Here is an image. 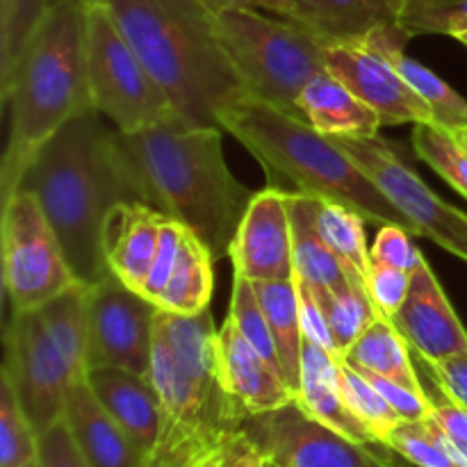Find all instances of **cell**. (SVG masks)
<instances>
[{
    "label": "cell",
    "mask_w": 467,
    "mask_h": 467,
    "mask_svg": "<svg viewBox=\"0 0 467 467\" xmlns=\"http://www.w3.org/2000/svg\"><path fill=\"white\" fill-rule=\"evenodd\" d=\"M242 429L281 467H390L377 445H360L290 401L283 409L251 415Z\"/></svg>",
    "instance_id": "obj_13"
},
{
    "label": "cell",
    "mask_w": 467,
    "mask_h": 467,
    "mask_svg": "<svg viewBox=\"0 0 467 467\" xmlns=\"http://www.w3.org/2000/svg\"><path fill=\"white\" fill-rule=\"evenodd\" d=\"M217 358L223 390L244 410L246 418L283 409L295 401V390L281 369L267 363V358L244 340L231 317H226L219 328Z\"/></svg>",
    "instance_id": "obj_17"
},
{
    "label": "cell",
    "mask_w": 467,
    "mask_h": 467,
    "mask_svg": "<svg viewBox=\"0 0 467 467\" xmlns=\"http://www.w3.org/2000/svg\"><path fill=\"white\" fill-rule=\"evenodd\" d=\"M39 459V436L21 409L12 383L0 374V467H30Z\"/></svg>",
    "instance_id": "obj_32"
},
{
    "label": "cell",
    "mask_w": 467,
    "mask_h": 467,
    "mask_svg": "<svg viewBox=\"0 0 467 467\" xmlns=\"http://www.w3.org/2000/svg\"><path fill=\"white\" fill-rule=\"evenodd\" d=\"M3 287L12 313L39 308L78 285L57 233L35 194L16 190L3 201Z\"/></svg>",
    "instance_id": "obj_10"
},
{
    "label": "cell",
    "mask_w": 467,
    "mask_h": 467,
    "mask_svg": "<svg viewBox=\"0 0 467 467\" xmlns=\"http://www.w3.org/2000/svg\"><path fill=\"white\" fill-rule=\"evenodd\" d=\"M228 258L233 260V276L249 281L295 278L290 192L272 185L255 192Z\"/></svg>",
    "instance_id": "obj_14"
},
{
    "label": "cell",
    "mask_w": 467,
    "mask_h": 467,
    "mask_svg": "<svg viewBox=\"0 0 467 467\" xmlns=\"http://www.w3.org/2000/svg\"><path fill=\"white\" fill-rule=\"evenodd\" d=\"M386 445L418 467H459L436 441L427 420H404L392 429Z\"/></svg>",
    "instance_id": "obj_37"
},
{
    "label": "cell",
    "mask_w": 467,
    "mask_h": 467,
    "mask_svg": "<svg viewBox=\"0 0 467 467\" xmlns=\"http://www.w3.org/2000/svg\"><path fill=\"white\" fill-rule=\"evenodd\" d=\"M201 3L213 14L226 12V9H260V12H272L287 18V12H290L287 0H201Z\"/></svg>",
    "instance_id": "obj_48"
},
{
    "label": "cell",
    "mask_w": 467,
    "mask_h": 467,
    "mask_svg": "<svg viewBox=\"0 0 467 467\" xmlns=\"http://www.w3.org/2000/svg\"><path fill=\"white\" fill-rule=\"evenodd\" d=\"M296 278V276H295ZM296 287H299V304H301V328H304L306 340L315 342V345L324 347L331 354H337L336 340H333V333L328 328L327 317H324L322 304H319V296L315 285H310L304 278H296Z\"/></svg>",
    "instance_id": "obj_41"
},
{
    "label": "cell",
    "mask_w": 467,
    "mask_h": 467,
    "mask_svg": "<svg viewBox=\"0 0 467 467\" xmlns=\"http://www.w3.org/2000/svg\"><path fill=\"white\" fill-rule=\"evenodd\" d=\"M214 260L205 242L185 228L176 267L155 306L173 315H199L208 310L214 290Z\"/></svg>",
    "instance_id": "obj_27"
},
{
    "label": "cell",
    "mask_w": 467,
    "mask_h": 467,
    "mask_svg": "<svg viewBox=\"0 0 467 467\" xmlns=\"http://www.w3.org/2000/svg\"><path fill=\"white\" fill-rule=\"evenodd\" d=\"M424 363H427L438 390L450 401L467 409V351L450 356V358L433 360V363L424 360Z\"/></svg>",
    "instance_id": "obj_44"
},
{
    "label": "cell",
    "mask_w": 467,
    "mask_h": 467,
    "mask_svg": "<svg viewBox=\"0 0 467 467\" xmlns=\"http://www.w3.org/2000/svg\"><path fill=\"white\" fill-rule=\"evenodd\" d=\"M217 123L260 162L269 185L356 210L368 223H397L420 235L415 223L383 194L377 182L308 121L274 105L244 99L226 105Z\"/></svg>",
    "instance_id": "obj_4"
},
{
    "label": "cell",
    "mask_w": 467,
    "mask_h": 467,
    "mask_svg": "<svg viewBox=\"0 0 467 467\" xmlns=\"http://www.w3.org/2000/svg\"><path fill=\"white\" fill-rule=\"evenodd\" d=\"M301 117L328 137H377L381 119L331 71H322L299 96Z\"/></svg>",
    "instance_id": "obj_24"
},
{
    "label": "cell",
    "mask_w": 467,
    "mask_h": 467,
    "mask_svg": "<svg viewBox=\"0 0 467 467\" xmlns=\"http://www.w3.org/2000/svg\"><path fill=\"white\" fill-rule=\"evenodd\" d=\"M59 3L62 0H0V100L7 96L32 36Z\"/></svg>",
    "instance_id": "obj_29"
},
{
    "label": "cell",
    "mask_w": 467,
    "mask_h": 467,
    "mask_svg": "<svg viewBox=\"0 0 467 467\" xmlns=\"http://www.w3.org/2000/svg\"><path fill=\"white\" fill-rule=\"evenodd\" d=\"M226 445V442H223ZM223 445L213 450L190 451V454H171V456H150L149 467H214Z\"/></svg>",
    "instance_id": "obj_47"
},
{
    "label": "cell",
    "mask_w": 467,
    "mask_h": 467,
    "mask_svg": "<svg viewBox=\"0 0 467 467\" xmlns=\"http://www.w3.org/2000/svg\"><path fill=\"white\" fill-rule=\"evenodd\" d=\"M340 356L331 354L324 347L304 337V354H301V386L296 392V404L313 415L327 427L336 429L342 436L360 442V445H377L374 433L356 418L349 406L342 400L340 390Z\"/></svg>",
    "instance_id": "obj_21"
},
{
    "label": "cell",
    "mask_w": 467,
    "mask_h": 467,
    "mask_svg": "<svg viewBox=\"0 0 467 467\" xmlns=\"http://www.w3.org/2000/svg\"><path fill=\"white\" fill-rule=\"evenodd\" d=\"M87 290L78 283L5 327L3 372L36 436L64 420L68 392L87 379Z\"/></svg>",
    "instance_id": "obj_7"
},
{
    "label": "cell",
    "mask_w": 467,
    "mask_h": 467,
    "mask_svg": "<svg viewBox=\"0 0 467 467\" xmlns=\"http://www.w3.org/2000/svg\"><path fill=\"white\" fill-rule=\"evenodd\" d=\"M454 39H459V41H461V44H463V46H465V48H467V30H463V32H459V35H456V36H454Z\"/></svg>",
    "instance_id": "obj_51"
},
{
    "label": "cell",
    "mask_w": 467,
    "mask_h": 467,
    "mask_svg": "<svg viewBox=\"0 0 467 467\" xmlns=\"http://www.w3.org/2000/svg\"><path fill=\"white\" fill-rule=\"evenodd\" d=\"M185 228L187 226H182L176 219H167V222H164L162 233H160L158 254H155L153 267H150L149 278H146L144 283V290H141V295H144L146 299L153 301V304L160 299V295H162L164 287H167L169 278H171L178 254H181Z\"/></svg>",
    "instance_id": "obj_39"
},
{
    "label": "cell",
    "mask_w": 467,
    "mask_h": 467,
    "mask_svg": "<svg viewBox=\"0 0 467 467\" xmlns=\"http://www.w3.org/2000/svg\"><path fill=\"white\" fill-rule=\"evenodd\" d=\"M64 422L89 467H149L150 456L103 409L87 379L68 392Z\"/></svg>",
    "instance_id": "obj_20"
},
{
    "label": "cell",
    "mask_w": 467,
    "mask_h": 467,
    "mask_svg": "<svg viewBox=\"0 0 467 467\" xmlns=\"http://www.w3.org/2000/svg\"><path fill=\"white\" fill-rule=\"evenodd\" d=\"M213 313L173 315L158 310L149 379L162 409V436L153 456L187 454L223 445L246 415L219 379Z\"/></svg>",
    "instance_id": "obj_6"
},
{
    "label": "cell",
    "mask_w": 467,
    "mask_h": 467,
    "mask_svg": "<svg viewBox=\"0 0 467 467\" xmlns=\"http://www.w3.org/2000/svg\"><path fill=\"white\" fill-rule=\"evenodd\" d=\"M263 467H281L278 463H274L272 459H267V456H265V463H263Z\"/></svg>",
    "instance_id": "obj_52"
},
{
    "label": "cell",
    "mask_w": 467,
    "mask_h": 467,
    "mask_svg": "<svg viewBox=\"0 0 467 467\" xmlns=\"http://www.w3.org/2000/svg\"><path fill=\"white\" fill-rule=\"evenodd\" d=\"M429 418L442 429L456 442H467V409L454 404L445 397V401H433V409Z\"/></svg>",
    "instance_id": "obj_46"
},
{
    "label": "cell",
    "mask_w": 467,
    "mask_h": 467,
    "mask_svg": "<svg viewBox=\"0 0 467 467\" xmlns=\"http://www.w3.org/2000/svg\"><path fill=\"white\" fill-rule=\"evenodd\" d=\"M213 16L246 96L304 119L299 96L315 76L327 71L331 44L290 18L267 16L260 9H226Z\"/></svg>",
    "instance_id": "obj_8"
},
{
    "label": "cell",
    "mask_w": 467,
    "mask_h": 467,
    "mask_svg": "<svg viewBox=\"0 0 467 467\" xmlns=\"http://www.w3.org/2000/svg\"><path fill=\"white\" fill-rule=\"evenodd\" d=\"M228 317L235 322V327L240 328L244 340L249 342L258 354H263L265 358H267V363H272L274 368L283 372L276 340H274V333L272 328H269L267 317H265L263 306H260L258 296H255L254 283H251L249 278L233 276V295ZM283 377H285V374H283Z\"/></svg>",
    "instance_id": "obj_36"
},
{
    "label": "cell",
    "mask_w": 467,
    "mask_h": 467,
    "mask_svg": "<svg viewBox=\"0 0 467 467\" xmlns=\"http://www.w3.org/2000/svg\"><path fill=\"white\" fill-rule=\"evenodd\" d=\"M379 451H381L383 461H386V463L390 465V467H418V465L409 463V461H406V459H401V456L397 454V451H392L390 447H388V445H381V447H379Z\"/></svg>",
    "instance_id": "obj_49"
},
{
    "label": "cell",
    "mask_w": 467,
    "mask_h": 467,
    "mask_svg": "<svg viewBox=\"0 0 467 467\" xmlns=\"http://www.w3.org/2000/svg\"><path fill=\"white\" fill-rule=\"evenodd\" d=\"M317 296L328 328L333 333V340H336L337 354L342 358L349 351V347L377 322L379 313L365 285H354L347 295H331L327 290H317Z\"/></svg>",
    "instance_id": "obj_31"
},
{
    "label": "cell",
    "mask_w": 467,
    "mask_h": 467,
    "mask_svg": "<svg viewBox=\"0 0 467 467\" xmlns=\"http://www.w3.org/2000/svg\"><path fill=\"white\" fill-rule=\"evenodd\" d=\"M222 130L182 119L132 132L114 128V141L146 203L194 231L217 260L231 255L255 196L228 169Z\"/></svg>",
    "instance_id": "obj_2"
},
{
    "label": "cell",
    "mask_w": 467,
    "mask_h": 467,
    "mask_svg": "<svg viewBox=\"0 0 467 467\" xmlns=\"http://www.w3.org/2000/svg\"><path fill=\"white\" fill-rule=\"evenodd\" d=\"M333 140L415 223L420 235L467 263V214L433 194L386 140L379 135Z\"/></svg>",
    "instance_id": "obj_11"
},
{
    "label": "cell",
    "mask_w": 467,
    "mask_h": 467,
    "mask_svg": "<svg viewBox=\"0 0 467 467\" xmlns=\"http://www.w3.org/2000/svg\"><path fill=\"white\" fill-rule=\"evenodd\" d=\"M36 467H89L80 451H78L64 420L39 436Z\"/></svg>",
    "instance_id": "obj_43"
},
{
    "label": "cell",
    "mask_w": 467,
    "mask_h": 467,
    "mask_svg": "<svg viewBox=\"0 0 467 467\" xmlns=\"http://www.w3.org/2000/svg\"><path fill=\"white\" fill-rule=\"evenodd\" d=\"M383 397H386L388 404L401 415V420H427L431 415L433 401L427 395H420V392L410 390V388L401 386V383L390 381L386 377H379L372 372H360Z\"/></svg>",
    "instance_id": "obj_42"
},
{
    "label": "cell",
    "mask_w": 467,
    "mask_h": 467,
    "mask_svg": "<svg viewBox=\"0 0 467 467\" xmlns=\"http://www.w3.org/2000/svg\"><path fill=\"white\" fill-rule=\"evenodd\" d=\"M451 135H454V140L459 141L461 149L467 150V128H459V130H451Z\"/></svg>",
    "instance_id": "obj_50"
},
{
    "label": "cell",
    "mask_w": 467,
    "mask_h": 467,
    "mask_svg": "<svg viewBox=\"0 0 467 467\" xmlns=\"http://www.w3.org/2000/svg\"><path fill=\"white\" fill-rule=\"evenodd\" d=\"M30 467H36V465H30Z\"/></svg>",
    "instance_id": "obj_53"
},
{
    "label": "cell",
    "mask_w": 467,
    "mask_h": 467,
    "mask_svg": "<svg viewBox=\"0 0 467 467\" xmlns=\"http://www.w3.org/2000/svg\"><path fill=\"white\" fill-rule=\"evenodd\" d=\"M406 32L400 26H386L374 30L372 35L365 36L360 44L372 48L381 57H386L392 67L397 68L406 85L427 100L431 108L433 117H436V126L445 128V130H459V128H467V100L454 87L447 85L438 73L420 64L418 59L409 57L404 53L406 48Z\"/></svg>",
    "instance_id": "obj_23"
},
{
    "label": "cell",
    "mask_w": 467,
    "mask_h": 467,
    "mask_svg": "<svg viewBox=\"0 0 467 467\" xmlns=\"http://www.w3.org/2000/svg\"><path fill=\"white\" fill-rule=\"evenodd\" d=\"M9 135L0 167V199L18 190L41 146L71 119L94 108L87 78L85 0H62L32 36L3 100Z\"/></svg>",
    "instance_id": "obj_5"
},
{
    "label": "cell",
    "mask_w": 467,
    "mask_h": 467,
    "mask_svg": "<svg viewBox=\"0 0 467 467\" xmlns=\"http://www.w3.org/2000/svg\"><path fill=\"white\" fill-rule=\"evenodd\" d=\"M85 48L91 103L109 126L132 132L181 119L100 0H85Z\"/></svg>",
    "instance_id": "obj_9"
},
{
    "label": "cell",
    "mask_w": 467,
    "mask_h": 467,
    "mask_svg": "<svg viewBox=\"0 0 467 467\" xmlns=\"http://www.w3.org/2000/svg\"><path fill=\"white\" fill-rule=\"evenodd\" d=\"M410 274L406 269L386 267V265L372 263L365 276V290L377 308L379 317L392 319L404 306L410 290Z\"/></svg>",
    "instance_id": "obj_38"
},
{
    "label": "cell",
    "mask_w": 467,
    "mask_h": 467,
    "mask_svg": "<svg viewBox=\"0 0 467 467\" xmlns=\"http://www.w3.org/2000/svg\"><path fill=\"white\" fill-rule=\"evenodd\" d=\"M420 358L442 360L467 351V331L427 258L410 274V290L390 319Z\"/></svg>",
    "instance_id": "obj_16"
},
{
    "label": "cell",
    "mask_w": 467,
    "mask_h": 467,
    "mask_svg": "<svg viewBox=\"0 0 467 467\" xmlns=\"http://www.w3.org/2000/svg\"><path fill=\"white\" fill-rule=\"evenodd\" d=\"M87 383L128 436L153 456L162 436V409L153 381L126 368L105 365L87 369Z\"/></svg>",
    "instance_id": "obj_19"
},
{
    "label": "cell",
    "mask_w": 467,
    "mask_h": 467,
    "mask_svg": "<svg viewBox=\"0 0 467 467\" xmlns=\"http://www.w3.org/2000/svg\"><path fill=\"white\" fill-rule=\"evenodd\" d=\"M327 68L345 82L381 119V126L436 123L427 100L420 99L397 68L363 44L328 46Z\"/></svg>",
    "instance_id": "obj_15"
},
{
    "label": "cell",
    "mask_w": 467,
    "mask_h": 467,
    "mask_svg": "<svg viewBox=\"0 0 467 467\" xmlns=\"http://www.w3.org/2000/svg\"><path fill=\"white\" fill-rule=\"evenodd\" d=\"M160 82L178 117L219 126L217 114L244 99L240 76L201 0H100ZM222 128V126H219Z\"/></svg>",
    "instance_id": "obj_3"
},
{
    "label": "cell",
    "mask_w": 467,
    "mask_h": 467,
    "mask_svg": "<svg viewBox=\"0 0 467 467\" xmlns=\"http://www.w3.org/2000/svg\"><path fill=\"white\" fill-rule=\"evenodd\" d=\"M369 254H372V263L406 269V272H415L418 265L424 260V255L410 242V233L404 226H397V223L379 226L377 240H374Z\"/></svg>",
    "instance_id": "obj_40"
},
{
    "label": "cell",
    "mask_w": 467,
    "mask_h": 467,
    "mask_svg": "<svg viewBox=\"0 0 467 467\" xmlns=\"http://www.w3.org/2000/svg\"><path fill=\"white\" fill-rule=\"evenodd\" d=\"M340 390L342 400L349 406L351 413L374 433L379 442L386 445L388 436L392 433V429L400 427L404 420L401 415L392 409L386 401V397L358 372L351 365H347L342 360L340 365Z\"/></svg>",
    "instance_id": "obj_33"
},
{
    "label": "cell",
    "mask_w": 467,
    "mask_h": 467,
    "mask_svg": "<svg viewBox=\"0 0 467 467\" xmlns=\"http://www.w3.org/2000/svg\"><path fill=\"white\" fill-rule=\"evenodd\" d=\"M413 149L422 162L467 199V150L450 130L436 123H418L413 128Z\"/></svg>",
    "instance_id": "obj_34"
},
{
    "label": "cell",
    "mask_w": 467,
    "mask_h": 467,
    "mask_svg": "<svg viewBox=\"0 0 467 467\" xmlns=\"http://www.w3.org/2000/svg\"><path fill=\"white\" fill-rule=\"evenodd\" d=\"M287 18L327 44H360L386 26H397L401 0H287Z\"/></svg>",
    "instance_id": "obj_22"
},
{
    "label": "cell",
    "mask_w": 467,
    "mask_h": 467,
    "mask_svg": "<svg viewBox=\"0 0 467 467\" xmlns=\"http://www.w3.org/2000/svg\"><path fill=\"white\" fill-rule=\"evenodd\" d=\"M167 214L141 201L117 203L105 217L103 255L109 274L141 292L158 254Z\"/></svg>",
    "instance_id": "obj_18"
},
{
    "label": "cell",
    "mask_w": 467,
    "mask_h": 467,
    "mask_svg": "<svg viewBox=\"0 0 467 467\" xmlns=\"http://www.w3.org/2000/svg\"><path fill=\"white\" fill-rule=\"evenodd\" d=\"M263 450L246 436L244 429H240L228 438L214 467H263Z\"/></svg>",
    "instance_id": "obj_45"
},
{
    "label": "cell",
    "mask_w": 467,
    "mask_h": 467,
    "mask_svg": "<svg viewBox=\"0 0 467 467\" xmlns=\"http://www.w3.org/2000/svg\"><path fill=\"white\" fill-rule=\"evenodd\" d=\"M347 365L358 372H372L386 377L390 381L401 383L410 390L427 395L420 381L418 372L410 360V345L397 331L395 324L386 317H379L354 345L342 356Z\"/></svg>",
    "instance_id": "obj_28"
},
{
    "label": "cell",
    "mask_w": 467,
    "mask_h": 467,
    "mask_svg": "<svg viewBox=\"0 0 467 467\" xmlns=\"http://www.w3.org/2000/svg\"><path fill=\"white\" fill-rule=\"evenodd\" d=\"M317 203L319 199L290 192V219H292V258H295V276L304 278L317 290L331 295H347L354 285H365L354 281L342 265V260L328 249L317 231Z\"/></svg>",
    "instance_id": "obj_25"
},
{
    "label": "cell",
    "mask_w": 467,
    "mask_h": 467,
    "mask_svg": "<svg viewBox=\"0 0 467 467\" xmlns=\"http://www.w3.org/2000/svg\"><path fill=\"white\" fill-rule=\"evenodd\" d=\"M365 219L356 210L345 205L319 201L317 203V231L328 249L342 260L354 281H363L372 265V254L365 235Z\"/></svg>",
    "instance_id": "obj_30"
},
{
    "label": "cell",
    "mask_w": 467,
    "mask_h": 467,
    "mask_svg": "<svg viewBox=\"0 0 467 467\" xmlns=\"http://www.w3.org/2000/svg\"><path fill=\"white\" fill-rule=\"evenodd\" d=\"M397 26L409 39L424 35L456 36L467 30V0H401Z\"/></svg>",
    "instance_id": "obj_35"
},
{
    "label": "cell",
    "mask_w": 467,
    "mask_h": 467,
    "mask_svg": "<svg viewBox=\"0 0 467 467\" xmlns=\"http://www.w3.org/2000/svg\"><path fill=\"white\" fill-rule=\"evenodd\" d=\"M260 306L265 310L269 328L276 340L281 368L285 381L299 392L301 386V354H304V328H301V304L296 278L283 281H251Z\"/></svg>",
    "instance_id": "obj_26"
},
{
    "label": "cell",
    "mask_w": 467,
    "mask_h": 467,
    "mask_svg": "<svg viewBox=\"0 0 467 467\" xmlns=\"http://www.w3.org/2000/svg\"><path fill=\"white\" fill-rule=\"evenodd\" d=\"M158 306L109 274L87 290V363L149 377Z\"/></svg>",
    "instance_id": "obj_12"
},
{
    "label": "cell",
    "mask_w": 467,
    "mask_h": 467,
    "mask_svg": "<svg viewBox=\"0 0 467 467\" xmlns=\"http://www.w3.org/2000/svg\"><path fill=\"white\" fill-rule=\"evenodd\" d=\"M103 119L94 108L71 119L41 146L18 185L39 201L78 283L87 287L109 276L103 255L109 210L132 201L146 203L114 141V126Z\"/></svg>",
    "instance_id": "obj_1"
}]
</instances>
